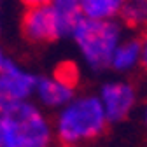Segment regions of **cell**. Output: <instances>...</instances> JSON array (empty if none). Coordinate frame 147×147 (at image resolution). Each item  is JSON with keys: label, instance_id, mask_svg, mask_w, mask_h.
I'll return each instance as SVG.
<instances>
[{"label": "cell", "instance_id": "cell-1", "mask_svg": "<svg viewBox=\"0 0 147 147\" xmlns=\"http://www.w3.org/2000/svg\"><path fill=\"white\" fill-rule=\"evenodd\" d=\"M54 142L61 147H81L105 135L109 119L96 93H77L51 117Z\"/></svg>", "mask_w": 147, "mask_h": 147}, {"label": "cell", "instance_id": "cell-2", "mask_svg": "<svg viewBox=\"0 0 147 147\" xmlns=\"http://www.w3.org/2000/svg\"><path fill=\"white\" fill-rule=\"evenodd\" d=\"M126 35L121 20H89L81 18L70 33L84 67L95 74L109 70L112 54Z\"/></svg>", "mask_w": 147, "mask_h": 147}, {"label": "cell", "instance_id": "cell-3", "mask_svg": "<svg viewBox=\"0 0 147 147\" xmlns=\"http://www.w3.org/2000/svg\"><path fill=\"white\" fill-rule=\"evenodd\" d=\"M53 121L33 100L0 110V147H51Z\"/></svg>", "mask_w": 147, "mask_h": 147}, {"label": "cell", "instance_id": "cell-4", "mask_svg": "<svg viewBox=\"0 0 147 147\" xmlns=\"http://www.w3.org/2000/svg\"><path fill=\"white\" fill-rule=\"evenodd\" d=\"M96 95L110 124L128 121L133 116L140 102L137 86L126 77H114L103 81L98 86Z\"/></svg>", "mask_w": 147, "mask_h": 147}, {"label": "cell", "instance_id": "cell-5", "mask_svg": "<svg viewBox=\"0 0 147 147\" xmlns=\"http://www.w3.org/2000/svg\"><path fill=\"white\" fill-rule=\"evenodd\" d=\"M39 74L32 72L11 58L0 68V110H9L32 102Z\"/></svg>", "mask_w": 147, "mask_h": 147}, {"label": "cell", "instance_id": "cell-6", "mask_svg": "<svg viewBox=\"0 0 147 147\" xmlns=\"http://www.w3.org/2000/svg\"><path fill=\"white\" fill-rule=\"evenodd\" d=\"M21 35L23 39L32 46H47L68 39L60 18L56 16L54 9L49 5L39 7H26L21 16Z\"/></svg>", "mask_w": 147, "mask_h": 147}, {"label": "cell", "instance_id": "cell-7", "mask_svg": "<svg viewBox=\"0 0 147 147\" xmlns=\"http://www.w3.org/2000/svg\"><path fill=\"white\" fill-rule=\"evenodd\" d=\"M79 93L76 84V74L68 76L67 72L42 74L37 79L33 102L42 107L46 112H58L74 96Z\"/></svg>", "mask_w": 147, "mask_h": 147}, {"label": "cell", "instance_id": "cell-8", "mask_svg": "<svg viewBox=\"0 0 147 147\" xmlns=\"http://www.w3.org/2000/svg\"><path fill=\"white\" fill-rule=\"evenodd\" d=\"M140 63H142L140 33H126L112 54L109 70H112L116 76L126 77L140 70Z\"/></svg>", "mask_w": 147, "mask_h": 147}, {"label": "cell", "instance_id": "cell-9", "mask_svg": "<svg viewBox=\"0 0 147 147\" xmlns=\"http://www.w3.org/2000/svg\"><path fill=\"white\" fill-rule=\"evenodd\" d=\"M128 0H81L82 18L89 20H119Z\"/></svg>", "mask_w": 147, "mask_h": 147}, {"label": "cell", "instance_id": "cell-10", "mask_svg": "<svg viewBox=\"0 0 147 147\" xmlns=\"http://www.w3.org/2000/svg\"><path fill=\"white\" fill-rule=\"evenodd\" d=\"M119 20L126 28L137 32L147 30V0H128Z\"/></svg>", "mask_w": 147, "mask_h": 147}, {"label": "cell", "instance_id": "cell-11", "mask_svg": "<svg viewBox=\"0 0 147 147\" xmlns=\"http://www.w3.org/2000/svg\"><path fill=\"white\" fill-rule=\"evenodd\" d=\"M51 7L54 9L56 16L60 18V21H61L65 32L68 33V39H70V33H72L74 26H76L77 21L82 18L81 0H53Z\"/></svg>", "mask_w": 147, "mask_h": 147}, {"label": "cell", "instance_id": "cell-12", "mask_svg": "<svg viewBox=\"0 0 147 147\" xmlns=\"http://www.w3.org/2000/svg\"><path fill=\"white\" fill-rule=\"evenodd\" d=\"M140 44H142V63H140V70H144L147 74V30L140 32Z\"/></svg>", "mask_w": 147, "mask_h": 147}, {"label": "cell", "instance_id": "cell-13", "mask_svg": "<svg viewBox=\"0 0 147 147\" xmlns=\"http://www.w3.org/2000/svg\"><path fill=\"white\" fill-rule=\"evenodd\" d=\"M23 4V7H39V5H49L53 0H20Z\"/></svg>", "mask_w": 147, "mask_h": 147}, {"label": "cell", "instance_id": "cell-14", "mask_svg": "<svg viewBox=\"0 0 147 147\" xmlns=\"http://www.w3.org/2000/svg\"><path fill=\"white\" fill-rule=\"evenodd\" d=\"M140 123H142V126L147 130V102L140 107Z\"/></svg>", "mask_w": 147, "mask_h": 147}, {"label": "cell", "instance_id": "cell-15", "mask_svg": "<svg viewBox=\"0 0 147 147\" xmlns=\"http://www.w3.org/2000/svg\"><path fill=\"white\" fill-rule=\"evenodd\" d=\"M7 54H5V49L2 47V44H0V68H2L4 65H5V61H7Z\"/></svg>", "mask_w": 147, "mask_h": 147}, {"label": "cell", "instance_id": "cell-16", "mask_svg": "<svg viewBox=\"0 0 147 147\" xmlns=\"http://www.w3.org/2000/svg\"><path fill=\"white\" fill-rule=\"evenodd\" d=\"M4 28V16H2V7H0V32Z\"/></svg>", "mask_w": 147, "mask_h": 147}, {"label": "cell", "instance_id": "cell-17", "mask_svg": "<svg viewBox=\"0 0 147 147\" xmlns=\"http://www.w3.org/2000/svg\"><path fill=\"white\" fill-rule=\"evenodd\" d=\"M0 2H2V0H0Z\"/></svg>", "mask_w": 147, "mask_h": 147}]
</instances>
